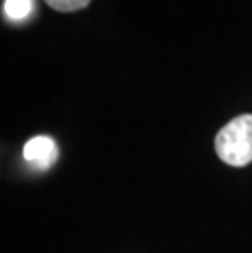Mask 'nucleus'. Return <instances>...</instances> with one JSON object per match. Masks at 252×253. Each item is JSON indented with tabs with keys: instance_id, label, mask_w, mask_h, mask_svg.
Returning a JSON list of instances; mask_svg holds the SVG:
<instances>
[{
	"instance_id": "obj_3",
	"label": "nucleus",
	"mask_w": 252,
	"mask_h": 253,
	"mask_svg": "<svg viewBox=\"0 0 252 253\" xmlns=\"http://www.w3.org/2000/svg\"><path fill=\"white\" fill-rule=\"evenodd\" d=\"M33 0H5L3 13L12 21L25 20L33 12Z\"/></svg>"
},
{
	"instance_id": "obj_1",
	"label": "nucleus",
	"mask_w": 252,
	"mask_h": 253,
	"mask_svg": "<svg viewBox=\"0 0 252 253\" xmlns=\"http://www.w3.org/2000/svg\"><path fill=\"white\" fill-rule=\"evenodd\" d=\"M218 157L231 167L252 162V115H241L219 129L214 137Z\"/></svg>"
},
{
	"instance_id": "obj_4",
	"label": "nucleus",
	"mask_w": 252,
	"mask_h": 253,
	"mask_svg": "<svg viewBox=\"0 0 252 253\" xmlns=\"http://www.w3.org/2000/svg\"><path fill=\"white\" fill-rule=\"evenodd\" d=\"M43 2L52 10H56V12L69 13V12H77V10L87 8L92 0H43Z\"/></svg>"
},
{
	"instance_id": "obj_2",
	"label": "nucleus",
	"mask_w": 252,
	"mask_h": 253,
	"mask_svg": "<svg viewBox=\"0 0 252 253\" xmlns=\"http://www.w3.org/2000/svg\"><path fill=\"white\" fill-rule=\"evenodd\" d=\"M59 150L54 139L50 136H36L23 147V159L36 170H48L57 160Z\"/></svg>"
}]
</instances>
